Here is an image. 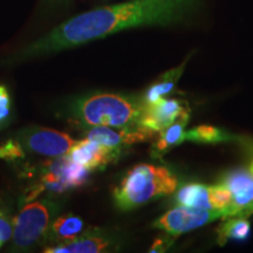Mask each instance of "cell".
I'll use <instances>...</instances> for the list:
<instances>
[{
    "label": "cell",
    "mask_w": 253,
    "mask_h": 253,
    "mask_svg": "<svg viewBox=\"0 0 253 253\" xmlns=\"http://www.w3.org/2000/svg\"><path fill=\"white\" fill-rule=\"evenodd\" d=\"M197 0H130L68 19L6 60V63L47 55L101 39L128 28L166 26L181 20Z\"/></svg>",
    "instance_id": "obj_1"
},
{
    "label": "cell",
    "mask_w": 253,
    "mask_h": 253,
    "mask_svg": "<svg viewBox=\"0 0 253 253\" xmlns=\"http://www.w3.org/2000/svg\"><path fill=\"white\" fill-rule=\"evenodd\" d=\"M143 97L116 93H90L79 97L69 107V119L79 128L94 126H137Z\"/></svg>",
    "instance_id": "obj_2"
},
{
    "label": "cell",
    "mask_w": 253,
    "mask_h": 253,
    "mask_svg": "<svg viewBox=\"0 0 253 253\" xmlns=\"http://www.w3.org/2000/svg\"><path fill=\"white\" fill-rule=\"evenodd\" d=\"M177 184L176 176L168 168L138 164L114 189V199L120 210L129 211L172 194Z\"/></svg>",
    "instance_id": "obj_3"
},
{
    "label": "cell",
    "mask_w": 253,
    "mask_h": 253,
    "mask_svg": "<svg viewBox=\"0 0 253 253\" xmlns=\"http://www.w3.org/2000/svg\"><path fill=\"white\" fill-rule=\"evenodd\" d=\"M60 210L61 204L52 198L39 199L25 205L14 218L12 251L26 252L43 244Z\"/></svg>",
    "instance_id": "obj_4"
},
{
    "label": "cell",
    "mask_w": 253,
    "mask_h": 253,
    "mask_svg": "<svg viewBox=\"0 0 253 253\" xmlns=\"http://www.w3.org/2000/svg\"><path fill=\"white\" fill-rule=\"evenodd\" d=\"M89 170L73 161L69 155L53 157L41 166L39 182L28 190L26 199L32 201L42 191L65 192L86 183Z\"/></svg>",
    "instance_id": "obj_5"
},
{
    "label": "cell",
    "mask_w": 253,
    "mask_h": 253,
    "mask_svg": "<svg viewBox=\"0 0 253 253\" xmlns=\"http://www.w3.org/2000/svg\"><path fill=\"white\" fill-rule=\"evenodd\" d=\"M227 216H229L227 210H208V209L177 205L176 208L169 210L155 220L153 226L164 231L175 238L182 233L198 229Z\"/></svg>",
    "instance_id": "obj_6"
},
{
    "label": "cell",
    "mask_w": 253,
    "mask_h": 253,
    "mask_svg": "<svg viewBox=\"0 0 253 253\" xmlns=\"http://www.w3.org/2000/svg\"><path fill=\"white\" fill-rule=\"evenodd\" d=\"M24 150L46 157H59L68 155L75 140L65 132L42 126H30L21 129L15 136Z\"/></svg>",
    "instance_id": "obj_7"
},
{
    "label": "cell",
    "mask_w": 253,
    "mask_h": 253,
    "mask_svg": "<svg viewBox=\"0 0 253 253\" xmlns=\"http://www.w3.org/2000/svg\"><path fill=\"white\" fill-rule=\"evenodd\" d=\"M176 203L177 205L208 210H227L230 216L232 196L229 189L221 183L214 185L192 183L178 190L176 195Z\"/></svg>",
    "instance_id": "obj_8"
},
{
    "label": "cell",
    "mask_w": 253,
    "mask_h": 253,
    "mask_svg": "<svg viewBox=\"0 0 253 253\" xmlns=\"http://www.w3.org/2000/svg\"><path fill=\"white\" fill-rule=\"evenodd\" d=\"M156 132L143 128L141 126H94L84 128L82 131V138L99 142L107 147L121 149L140 142H147L156 137Z\"/></svg>",
    "instance_id": "obj_9"
},
{
    "label": "cell",
    "mask_w": 253,
    "mask_h": 253,
    "mask_svg": "<svg viewBox=\"0 0 253 253\" xmlns=\"http://www.w3.org/2000/svg\"><path fill=\"white\" fill-rule=\"evenodd\" d=\"M186 112H190V108L185 101L162 97L155 102L144 103L137 125L158 134Z\"/></svg>",
    "instance_id": "obj_10"
},
{
    "label": "cell",
    "mask_w": 253,
    "mask_h": 253,
    "mask_svg": "<svg viewBox=\"0 0 253 253\" xmlns=\"http://www.w3.org/2000/svg\"><path fill=\"white\" fill-rule=\"evenodd\" d=\"M221 184L229 189L232 196L230 216L249 218L253 214V173L250 169H235L227 172Z\"/></svg>",
    "instance_id": "obj_11"
},
{
    "label": "cell",
    "mask_w": 253,
    "mask_h": 253,
    "mask_svg": "<svg viewBox=\"0 0 253 253\" xmlns=\"http://www.w3.org/2000/svg\"><path fill=\"white\" fill-rule=\"evenodd\" d=\"M121 149L107 147L99 142L82 138L75 142L68 155L73 161L91 171V170L103 169L108 164L115 162L121 156Z\"/></svg>",
    "instance_id": "obj_12"
},
{
    "label": "cell",
    "mask_w": 253,
    "mask_h": 253,
    "mask_svg": "<svg viewBox=\"0 0 253 253\" xmlns=\"http://www.w3.org/2000/svg\"><path fill=\"white\" fill-rule=\"evenodd\" d=\"M114 245L113 238L101 230L90 229L84 231L77 238L68 242L47 245L43 252L47 253H100L108 252Z\"/></svg>",
    "instance_id": "obj_13"
},
{
    "label": "cell",
    "mask_w": 253,
    "mask_h": 253,
    "mask_svg": "<svg viewBox=\"0 0 253 253\" xmlns=\"http://www.w3.org/2000/svg\"><path fill=\"white\" fill-rule=\"evenodd\" d=\"M190 112H186L175 121L172 125H170L164 130L160 131L155 137V142L151 145V156L158 158L163 156L168 153L171 148L181 144L183 141H185V126L189 122Z\"/></svg>",
    "instance_id": "obj_14"
},
{
    "label": "cell",
    "mask_w": 253,
    "mask_h": 253,
    "mask_svg": "<svg viewBox=\"0 0 253 253\" xmlns=\"http://www.w3.org/2000/svg\"><path fill=\"white\" fill-rule=\"evenodd\" d=\"M84 223L80 217L68 213L56 217L47 232L46 242L48 245L59 244L77 238L84 232ZM47 246V245H46Z\"/></svg>",
    "instance_id": "obj_15"
},
{
    "label": "cell",
    "mask_w": 253,
    "mask_h": 253,
    "mask_svg": "<svg viewBox=\"0 0 253 253\" xmlns=\"http://www.w3.org/2000/svg\"><path fill=\"white\" fill-rule=\"evenodd\" d=\"M223 221L217 227V242L219 245L226 244L229 240H244L248 238L250 229L249 218L229 216L221 218Z\"/></svg>",
    "instance_id": "obj_16"
},
{
    "label": "cell",
    "mask_w": 253,
    "mask_h": 253,
    "mask_svg": "<svg viewBox=\"0 0 253 253\" xmlns=\"http://www.w3.org/2000/svg\"><path fill=\"white\" fill-rule=\"evenodd\" d=\"M185 62H183L179 67H176L173 69H170L166 74L161 77L156 84H154L147 93L143 96V100L145 103L155 102L158 99H162L166 95L170 94L176 87V84L178 82L179 78H181L183 71H184Z\"/></svg>",
    "instance_id": "obj_17"
},
{
    "label": "cell",
    "mask_w": 253,
    "mask_h": 253,
    "mask_svg": "<svg viewBox=\"0 0 253 253\" xmlns=\"http://www.w3.org/2000/svg\"><path fill=\"white\" fill-rule=\"evenodd\" d=\"M236 136L221 130L212 126H199L191 130L185 131V140L199 142V143H219L235 140Z\"/></svg>",
    "instance_id": "obj_18"
},
{
    "label": "cell",
    "mask_w": 253,
    "mask_h": 253,
    "mask_svg": "<svg viewBox=\"0 0 253 253\" xmlns=\"http://www.w3.org/2000/svg\"><path fill=\"white\" fill-rule=\"evenodd\" d=\"M13 224L14 219L12 218L11 212L5 207L0 205V243L1 244L12 239Z\"/></svg>",
    "instance_id": "obj_19"
},
{
    "label": "cell",
    "mask_w": 253,
    "mask_h": 253,
    "mask_svg": "<svg viewBox=\"0 0 253 253\" xmlns=\"http://www.w3.org/2000/svg\"><path fill=\"white\" fill-rule=\"evenodd\" d=\"M25 150L21 144L13 138L8 140L6 143L0 145V158H6V160H17V158L24 157Z\"/></svg>",
    "instance_id": "obj_20"
},
{
    "label": "cell",
    "mask_w": 253,
    "mask_h": 253,
    "mask_svg": "<svg viewBox=\"0 0 253 253\" xmlns=\"http://www.w3.org/2000/svg\"><path fill=\"white\" fill-rule=\"evenodd\" d=\"M11 114V99L5 86L0 84V128L5 125Z\"/></svg>",
    "instance_id": "obj_21"
},
{
    "label": "cell",
    "mask_w": 253,
    "mask_h": 253,
    "mask_svg": "<svg viewBox=\"0 0 253 253\" xmlns=\"http://www.w3.org/2000/svg\"><path fill=\"white\" fill-rule=\"evenodd\" d=\"M48 1H52V2H62V1H67V0H48Z\"/></svg>",
    "instance_id": "obj_22"
},
{
    "label": "cell",
    "mask_w": 253,
    "mask_h": 253,
    "mask_svg": "<svg viewBox=\"0 0 253 253\" xmlns=\"http://www.w3.org/2000/svg\"><path fill=\"white\" fill-rule=\"evenodd\" d=\"M250 171H251L252 173H253V161H252V163H251V166H250Z\"/></svg>",
    "instance_id": "obj_23"
},
{
    "label": "cell",
    "mask_w": 253,
    "mask_h": 253,
    "mask_svg": "<svg viewBox=\"0 0 253 253\" xmlns=\"http://www.w3.org/2000/svg\"><path fill=\"white\" fill-rule=\"evenodd\" d=\"M1 246H2V244H1V243H0V248H1Z\"/></svg>",
    "instance_id": "obj_24"
}]
</instances>
